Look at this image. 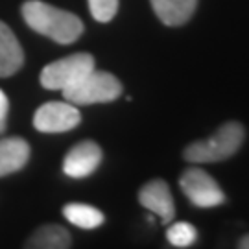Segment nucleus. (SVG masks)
<instances>
[{
    "mask_svg": "<svg viewBox=\"0 0 249 249\" xmlns=\"http://www.w3.org/2000/svg\"><path fill=\"white\" fill-rule=\"evenodd\" d=\"M122 94V83L111 72L90 71L80 81L63 90V96L72 106H92L107 104Z\"/></svg>",
    "mask_w": 249,
    "mask_h": 249,
    "instance_id": "7ed1b4c3",
    "label": "nucleus"
},
{
    "mask_svg": "<svg viewBox=\"0 0 249 249\" xmlns=\"http://www.w3.org/2000/svg\"><path fill=\"white\" fill-rule=\"evenodd\" d=\"M30 159V146L20 137L0 141V178L18 172Z\"/></svg>",
    "mask_w": 249,
    "mask_h": 249,
    "instance_id": "9b49d317",
    "label": "nucleus"
},
{
    "mask_svg": "<svg viewBox=\"0 0 249 249\" xmlns=\"http://www.w3.org/2000/svg\"><path fill=\"white\" fill-rule=\"evenodd\" d=\"M90 15L98 22H109L118 11V0H89Z\"/></svg>",
    "mask_w": 249,
    "mask_h": 249,
    "instance_id": "2eb2a0df",
    "label": "nucleus"
},
{
    "mask_svg": "<svg viewBox=\"0 0 249 249\" xmlns=\"http://www.w3.org/2000/svg\"><path fill=\"white\" fill-rule=\"evenodd\" d=\"M24 63L22 46L17 41L11 28L0 20V78L13 76Z\"/></svg>",
    "mask_w": 249,
    "mask_h": 249,
    "instance_id": "1a4fd4ad",
    "label": "nucleus"
},
{
    "mask_svg": "<svg viewBox=\"0 0 249 249\" xmlns=\"http://www.w3.org/2000/svg\"><path fill=\"white\" fill-rule=\"evenodd\" d=\"M179 187L188 197V201L199 209H214L227 201L225 192L216 183V179L196 166L183 172V176L179 178Z\"/></svg>",
    "mask_w": 249,
    "mask_h": 249,
    "instance_id": "39448f33",
    "label": "nucleus"
},
{
    "mask_svg": "<svg viewBox=\"0 0 249 249\" xmlns=\"http://www.w3.org/2000/svg\"><path fill=\"white\" fill-rule=\"evenodd\" d=\"M8 111H9V100L6 96V92L0 89V133H4V129H6Z\"/></svg>",
    "mask_w": 249,
    "mask_h": 249,
    "instance_id": "dca6fc26",
    "label": "nucleus"
},
{
    "mask_svg": "<svg viewBox=\"0 0 249 249\" xmlns=\"http://www.w3.org/2000/svg\"><path fill=\"white\" fill-rule=\"evenodd\" d=\"M246 141V127L236 122H223L209 139L194 141L183 151V157L190 164H207V162H220L231 159L240 151Z\"/></svg>",
    "mask_w": 249,
    "mask_h": 249,
    "instance_id": "f03ea898",
    "label": "nucleus"
},
{
    "mask_svg": "<svg viewBox=\"0 0 249 249\" xmlns=\"http://www.w3.org/2000/svg\"><path fill=\"white\" fill-rule=\"evenodd\" d=\"M139 201L146 211L159 216L162 223H170L176 216L174 197H172L168 183L162 179L148 181L139 192Z\"/></svg>",
    "mask_w": 249,
    "mask_h": 249,
    "instance_id": "6e6552de",
    "label": "nucleus"
},
{
    "mask_svg": "<svg viewBox=\"0 0 249 249\" xmlns=\"http://www.w3.org/2000/svg\"><path fill=\"white\" fill-rule=\"evenodd\" d=\"M102 162V148L92 141L76 144L63 160L65 176L72 179H83L94 174Z\"/></svg>",
    "mask_w": 249,
    "mask_h": 249,
    "instance_id": "0eeeda50",
    "label": "nucleus"
},
{
    "mask_svg": "<svg viewBox=\"0 0 249 249\" xmlns=\"http://www.w3.org/2000/svg\"><path fill=\"white\" fill-rule=\"evenodd\" d=\"M72 238L69 231L61 225H43L26 242L32 249H67L71 248Z\"/></svg>",
    "mask_w": 249,
    "mask_h": 249,
    "instance_id": "f8f14e48",
    "label": "nucleus"
},
{
    "mask_svg": "<svg viewBox=\"0 0 249 249\" xmlns=\"http://www.w3.org/2000/svg\"><path fill=\"white\" fill-rule=\"evenodd\" d=\"M159 20L166 26H183L192 18L197 0H150Z\"/></svg>",
    "mask_w": 249,
    "mask_h": 249,
    "instance_id": "9d476101",
    "label": "nucleus"
},
{
    "mask_svg": "<svg viewBox=\"0 0 249 249\" xmlns=\"http://www.w3.org/2000/svg\"><path fill=\"white\" fill-rule=\"evenodd\" d=\"M94 71V57L87 52L72 53L63 59L46 65L41 71V85L50 90H65L85 74Z\"/></svg>",
    "mask_w": 249,
    "mask_h": 249,
    "instance_id": "20e7f679",
    "label": "nucleus"
},
{
    "mask_svg": "<svg viewBox=\"0 0 249 249\" xmlns=\"http://www.w3.org/2000/svg\"><path fill=\"white\" fill-rule=\"evenodd\" d=\"M166 238L174 248H188L192 246L197 238V231L194 225L188 222H178L170 225L166 231Z\"/></svg>",
    "mask_w": 249,
    "mask_h": 249,
    "instance_id": "4468645a",
    "label": "nucleus"
},
{
    "mask_svg": "<svg viewBox=\"0 0 249 249\" xmlns=\"http://www.w3.org/2000/svg\"><path fill=\"white\" fill-rule=\"evenodd\" d=\"M63 216L80 229H96L106 222V216L96 207L85 203H69L63 209Z\"/></svg>",
    "mask_w": 249,
    "mask_h": 249,
    "instance_id": "ddd939ff",
    "label": "nucleus"
},
{
    "mask_svg": "<svg viewBox=\"0 0 249 249\" xmlns=\"http://www.w3.org/2000/svg\"><path fill=\"white\" fill-rule=\"evenodd\" d=\"M22 17L34 32L52 39L59 45H72L83 34V22L80 17L41 0L24 2Z\"/></svg>",
    "mask_w": 249,
    "mask_h": 249,
    "instance_id": "f257e3e1",
    "label": "nucleus"
},
{
    "mask_svg": "<svg viewBox=\"0 0 249 249\" xmlns=\"http://www.w3.org/2000/svg\"><path fill=\"white\" fill-rule=\"evenodd\" d=\"M238 248H242V249H249V234H246V236H242L240 240H238Z\"/></svg>",
    "mask_w": 249,
    "mask_h": 249,
    "instance_id": "f3484780",
    "label": "nucleus"
},
{
    "mask_svg": "<svg viewBox=\"0 0 249 249\" xmlns=\"http://www.w3.org/2000/svg\"><path fill=\"white\" fill-rule=\"evenodd\" d=\"M81 115L71 102H48L34 115V125L41 133H65L80 124Z\"/></svg>",
    "mask_w": 249,
    "mask_h": 249,
    "instance_id": "423d86ee",
    "label": "nucleus"
}]
</instances>
